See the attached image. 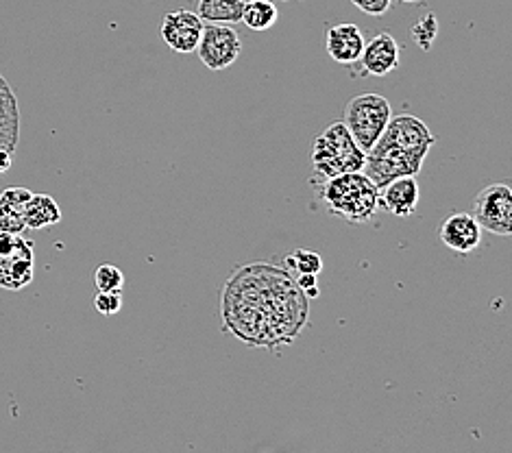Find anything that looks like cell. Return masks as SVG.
<instances>
[{"instance_id":"15","label":"cell","mask_w":512,"mask_h":453,"mask_svg":"<svg viewBox=\"0 0 512 453\" xmlns=\"http://www.w3.org/2000/svg\"><path fill=\"white\" fill-rule=\"evenodd\" d=\"M20 138V112L9 83L0 77V149L16 151Z\"/></svg>"},{"instance_id":"19","label":"cell","mask_w":512,"mask_h":453,"mask_svg":"<svg viewBox=\"0 0 512 453\" xmlns=\"http://www.w3.org/2000/svg\"><path fill=\"white\" fill-rule=\"evenodd\" d=\"M94 286L99 292H123L125 273L114 264H101L94 271Z\"/></svg>"},{"instance_id":"25","label":"cell","mask_w":512,"mask_h":453,"mask_svg":"<svg viewBox=\"0 0 512 453\" xmlns=\"http://www.w3.org/2000/svg\"><path fill=\"white\" fill-rule=\"evenodd\" d=\"M9 168H11V151L0 149V175L7 173Z\"/></svg>"},{"instance_id":"6","label":"cell","mask_w":512,"mask_h":453,"mask_svg":"<svg viewBox=\"0 0 512 453\" xmlns=\"http://www.w3.org/2000/svg\"><path fill=\"white\" fill-rule=\"evenodd\" d=\"M475 220L482 231L495 236L512 234V190L506 183L486 186L475 199Z\"/></svg>"},{"instance_id":"12","label":"cell","mask_w":512,"mask_h":453,"mask_svg":"<svg viewBox=\"0 0 512 453\" xmlns=\"http://www.w3.org/2000/svg\"><path fill=\"white\" fill-rule=\"evenodd\" d=\"M419 199L421 190L417 177H397L380 188V205L384 212L399 218H408L417 212Z\"/></svg>"},{"instance_id":"18","label":"cell","mask_w":512,"mask_h":453,"mask_svg":"<svg viewBox=\"0 0 512 453\" xmlns=\"http://www.w3.org/2000/svg\"><path fill=\"white\" fill-rule=\"evenodd\" d=\"M279 20V11L271 0H251L242 7V18L251 31H268L273 29Z\"/></svg>"},{"instance_id":"21","label":"cell","mask_w":512,"mask_h":453,"mask_svg":"<svg viewBox=\"0 0 512 453\" xmlns=\"http://www.w3.org/2000/svg\"><path fill=\"white\" fill-rule=\"evenodd\" d=\"M438 35V20L434 14H428L423 16L417 24L412 27V40L419 44V48H423V51H430L434 40Z\"/></svg>"},{"instance_id":"23","label":"cell","mask_w":512,"mask_h":453,"mask_svg":"<svg viewBox=\"0 0 512 453\" xmlns=\"http://www.w3.org/2000/svg\"><path fill=\"white\" fill-rule=\"evenodd\" d=\"M351 5H356L367 16L382 18L393 7V0H351Z\"/></svg>"},{"instance_id":"5","label":"cell","mask_w":512,"mask_h":453,"mask_svg":"<svg viewBox=\"0 0 512 453\" xmlns=\"http://www.w3.org/2000/svg\"><path fill=\"white\" fill-rule=\"evenodd\" d=\"M390 118H393V107H390L386 96L369 92L349 101L343 122L351 138L367 153L382 138Z\"/></svg>"},{"instance_id":"1","label":"cell","mask_w":512,"mask_h":453,"mask_svg":"<svg viewBox=\"0 0 512 453\" xmlns=\"http://www.w3.org/2000/svg\"><path fill=\"white\" fill-rule=\"evenodd\" d=\"M308 301L286 266H238L221 292L223 332L251 349L288 347L308 325Z\"/></svg>"},{"instance_id":"9","label":"cell","mask_w":512,"mask_h":453,"mask_svg":"<svg viewBox=\"0 0 512 453\" xmlns=\"http://www.w3.org/2000/svg\"><path fill=\"white\" fill-rule=\"evenodd\" d=\"M203 27L205 22L197 16V11L179 9V11H173V14L164 16L160 33L170 51L190 55V53H197Z\"/></svg>"},{"instance_id":"4","label":"cell","mask_w":512,"mask_h":453,"mask_svg":"<svg viewBox=\"0 0 512 453\" xmlns=\"http://www.w3.org/2000/svg\"><path fill=\"white\" fill-rule=\"evenodd\" d=\"M364 157H367V153H364L356 144V140L351 138L345 122L336 120L314 140V175L327 181L338 175L360 173V170H364Z\"/></svg>"},{"instance_id":"8","label":"cell","mask_w":512,"mask_h":453,"mask_svg":"<svg viewBox=\"0 0 512 453\" xmlns=\"http://www.w3.org/2000/svg\"><path fill=\"white\" fill-rule=\"evenodd\" d=\"M35 275L33 242L16 236L9 249L0 251V288L22 290L27 288Z\"/></svg>"},{"instance_id":"16","label":"cell","mask_w":512,"mask_h":453,"mask_svg":"<svg viewBox=\"0 0 512 453\" xmlns=\"http://www.w3.org/2000/svg\"><path fill=\"white\" fill-rule=\"evenodd\" d=\"M59 220H62V210L53 197L48 194H35L27 203V210H24V225L27 229H48L55 227Z\"/></svg>"},{"instance_id":"2","label":"cell","mask_w":512,"mask_h":453,"mask_svg":"<svg viewBox=\"0 0 512 453\" xmlns=\"http://www.w3.org/2000/svg\"><path fill=\"white\" fill-rule=\"evenodd\" d=\"M434 144L430 127L417 116L401 114L388 122L382 138L364 157V170L377 188L397 177H417Z\"/></svg>"},{"instance_id":"26","label":"cell","mask_w":512,"mask_h":453,"mask_svg":"<svg viewBox=\"0 0 512 453\" xmlns=\"http://www.w3.org/2000/svg\"><path fill=\"white\" fill-rule=\"evenodd\" d=\"M399 3H410V5H417L421 0H399Z\"/></svg>"},{"instance_id":"7","label":"cell","mask_w":512,"mask_h":453,"mask_svg":"<svg viewBox=\"0 0 512 453\" xmlns=\"http://www.w3.org/2000/svg\"><path fill=\"white\" fill-rule=\"evenodd\" d=\"M197 53L210 70H227L236 64L242 53L240 35L234 27H227V24H205Z\"/></svg>"},{"instance_id":"17","label":"cell","mask_w":512,"mask_h":453,"mask_svg":"<svg viewBox=\"0 0 512 453\" xmlns=\"http://www.w3.org/2000/svg\"><path fill=\"white\" fill-rule=\"evenodd\" d=\"M242 3L238 0H197V16L205 24H231L240 22Z\"/></svg>"},{"instance_id":"3","label":"cell","mask_w":512,"mask_h":453,"mask_svg":"<svg viewBox=\"0 0 512 453\" xmlns=\"http://www.w3.org/2000/svg\"><path fill=\"white\" fill-rule=\"evenodd\" d=\"M321 199L332 216L345 218L351 225L369 223L380 207V188L362 173H347L327 179Z\"/></svg>"},{"instance_id":"24","label":"cell","mask_w":512,"mask_h":453,"mask_svg":"<svg viewBox=\"0 0 512 453\" xmlns=\"http://www.w3.org/2000/svg\"><path fill=\"white\" fill-rule=\"evenodd\" d=\"M297 286L306 292V290H312V288H319L316 286V275H297Z\"/></svg>"},{"instance_id":"22","label":"cell","mask_w":512,"mask_h":453,"mask_svg":"<svg viewBox=\"0 0 512 453\" xmlns=\"http://www.w3.org/2000/svg\"><path fill=\"white\" fill-rule=\"evenodd\" d=\"M123 308V295L120 292H99L94 297V310L103 316H114Z\"/></svg>"},{"instance_id":"20","label":"cell","mask_w":512,"mask_h":453,"mask_svg":"<svg viewBox=\"0 0 512 453\" xmlns=\"http://www.w3.org/2000/svg\"><path fill=\"white\" fill-rule=\"evenodd\" d=\"M286 262V268H295L297 275H319L323 271L321 255L308 249H297Z\"/></svg>"},{"instance_id":"10","label":"cell","mask_w":512,"mask_h":453,"mask_svg":"<svg viewBox=\"0 0 512 453\" xmlns=\"http://www.w3.org/2000/svg\"><path fill=\"white\" fill-rule=\"evenodd\" d=\"M438 236H441V242L449 251L469 255L482 244V227L473 214L456 212L443 220Z\"/></svg>"},{"instance_id":"13","label":"cell","mask_w":512,"mask_h":453,"mask_svg":"<svg viewBox=\"0 0 512 453\" xmlns=\"http://www.w3.org/2000/svg\"><path fill=\"white\" fill-rule=\"evenodd\" d=\"M364 44H367V40H364V33L358 24H336L327 31V53L336 64H356V61H360Z\"/></svg>"},{"instance_id":"27","label":"cell","mask_w":512,"mask_h":453,"mask_svg":"<svg viewBox=\"0 0 512 453\" xmlns=\"http://www.w3.org/2000/svg\"><path fill=\"white\" fill-rule=\"evenodd\" d=\"M238 3H242V5H247V3H251V0H238Z\"/></svg>"},{"instance_id":"14","label":"cell","mask_w":512,"mask_h":453,"mask_svg":"<svg viewBox=\"0 0 512 453\" xmlns=\"http://www.w3.org/2000/svg\"><path fill=\"white\" fill-rule=\"evenodd\" d=\"M31 197L33 192L27 188L3 190V194H0V231L22 236V231L27 229V225H24V210H27Z\"/></svg>"},{"instance_id":"11","label":"cell","mask_w":512,"mask_h":453,"mask_svg":"<svg viewBox=\"0 0 512 453\" xmlns=\"http://www.w3.org/2000/svg\"><path fill=\"white\" fill-rule=\"evenodd\" d=\"M401 48L397 40L390 33L375 35L371 42L364 44V51L360 55L362 75L367 77H386L399 66Z\"/></svg>"},{"instance_id":"28","label":"cell","mask_w":512,"mask_h":453,"mask_svg":"<svg viewBox=\"0 0 512 453\" xmlns=\"http://www.w3.org/2000/svg\"><path fill=\"white\" fill-rule=\"evenodd\" d=\"M271 3H275V0H271ZM282 3H290V0H282Z\"/></svg>"}]
</instances>
